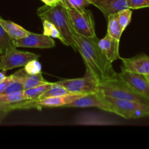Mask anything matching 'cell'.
<instances>
[{
	"mask_svg": "<svg viewBox=\"0 0 149 149\" xmlns=\"http://www.w3.org/2000/svg\"><path fill=\"white\" fill-rule=\"evenodd\" d=\"M74 39L77 51L85 64V75L92 77L98 84L117 77L118 74L113 69L112 63L99 47L97 38L85 37L74 32Z\"/></svg>",
	"mask_w": 149,
	"mask_h": 149,
	"instance_id": "cell-1",
	"label": "cell"
},
{
	"mask_svg": "<svg viewBox=\"0 0 149 149\" xmlns=\"http://www.w3.org/2000/svg\"><path fill=\"white\" fill-rule=\"evenodd\" d=\"M37 14L42 21L46 20L55 26L61 35V42L77 51L74 31L65 7V0H59L54 5L42 6L38 8Z\"/></svg>",
	"mask_w": 149,
	"mask_h": 149,
	"instance_id": "cell-2",
	"label": "cell"
},
{
	"mask_svg": "<svg viewBox=\"0 0 149 149\" xmlns=\"http://www.w3.org/2000/svg\"><path fill=\"white\" fill-rule=\"evenodd\" d=\"M97 93L114 98L132 100L149 105L148 97L143 96L132 90L127 84L120 79L118 75L116 78L98 84Z\"/></svg>",
	"mask_w": 149,
	"mask_h": 149,
	"instance_id": "cell-3",
	"label": "cell"
},
{
	"mask_svg": "<svg viewBox=\"0 0 149 149\" xmlns=\"http://www.w3.org/2000/svg\"><path fill=\"white\" fill-rule=\"evenodd\" d=\"M100 95L102 99L111 108V113L125 119H138L149 116V105L132 100L114 98L103 95Z\"/></svg>",
	"mask_w": 149,
	"mask_h": 149,
	"instance_id": "cell-4",
	"label": "cell"
},
{
	"mask_svg": "<svg viewBox=\"0 0 149 149\" xmlns=\"http://www.w3.org/2000/svg\"><path fill=\"white\" fill-rule=\"evenodd\" d=\"M65 4L74 32L85 37L97 38L92 12L85 8H74L70 6L65 0Z\"/></svg>",
	"mask_w": 149,
	"mask_h": 149,
	"instance_id": "cell-5",
	"label": "cell"
},
{
	"mask_svg": "<svg viewBox=\"0 0 149 149\" xmlns=\"http://www.w3.org/2000/svg\"><path fill=\"white\" fill-rule=\"evenodd\" d=\"M39 55L30 52L20 51L14 48L0 56V69L3 71L18 67H24L33 60H38Z\"/></svg>",
	"mask_w": 149,
	"mask_h": 149,
	"instance_id": "cell-6",
	"label": "cell"
},
{
	"mask_svg": "<svg viewBox=\"0 0 149 149\" xmlns=\"http://www.w3.org/2000/svg\"><path fill=\"white\" fill-rule=\"evenodd\" d=\"M55 83L63 87L70 93L86 95L97 93L98 83L87 75L82 78L64 79Z\"/></svg>",
	"mask_w": 149,
	"mask_h": 149,
	"instance_id": "cell-7",
	"label": "cell"
},
{
	"mask_svg": "<svg viewBox=\"0 0 149 149\" xmlns=\"http://www.w3.org/2000/svg\"><path fill=\"white\" fill-rule=\"evenodd\" d=\"M15 47H31L47 49L55 46V42L52 37L46 36L44 33H30L25 37L17 40H13Z\"/></svg>",
	"mask_w": 149,
	"mask_h": 149,
	"instance_id": "cell-8",
	"label": "cell"
},
{
	"mask_svg": "<svg viewBox=\"0 0 149 149\" xmlns=\"http://www.w3.org/2000/svg\"><path fill=\"white\" fill-rule=\"evenodd\" d=\"M118 77L135 92L149 98V81L146 76L122 70Z\"/></svg>",
	"mask_w": 149,
	"mask_h": 149,
	"instance_id": "cell-9",
	"label": "cell"
},
{
	"mask_svg": "<svg viewBox=\"0 0 149 149\" xmlns=\"http://www.w3.org/2000/svg\"><path fill=\"white\" fill-rule=\"evenodd\" d=\"M122 70L135 73V74L148 75L149 74V56L143 53L130 58H122Z\"/></svg>",
	"mask_w": 149,
	"mask_h": 149,
	"instance_id": "cell-10",
	"label": "cell"
},
{
	"mask_svg": "<svg viewBox=\"0 0 149 149\" xmlns=\"http://www.w3.org/2000/svg\"><path fill=\"white\" fill-rule=\"evenodd\" d=\"M65 107H96L101 110L111 113V108L102 99L101 95L98 93L84 95L81 97L74 100L68 105H66Z\"/></svg>",
	"mask_w": 149,
	"mask_h": 149,
	"instance_id": "cell-11",
	"label": "cell"
},
{
	"mask_svg": "<svg viewBox=\"0 0 149 149\" xmlns=\"http://www.w3.org/2000/svg\"><path fill=\"white\" fill-rule=\"evenodd\" d=\"M90 4L98 8L107 20L111 15L128 8L127 0H87Z\"/></svg>",
	"mask_w": 149,
	"mask_h": 149,
	"instance_id": "cell-12",
	"label": "cell"
},
{
	"mask_svg": "<svg viewBox=\"0 0 149 149\" xmlns=\"http://www.w3.org/2000/svg\"><path fill=\"white\" fill-rule=\"evenodd\" d=\"M119 42L120 41L114 39L108 33H106L105 37L97 42L99 47L111 63L121 59L119 55Z\"/></svg>",
	"mask_w": 149,
	"mask_h": 149,
	"instance_id": "cell-13",
	"label": "cell"
},
{
	"mask_svg": "<svg viewBox=\"0 0 149 149\" xmlns=\"http://www.w3.org/2000/svg\"><path fill=\"white\" fill-rule=\"evenodd\" d=\"M82 95H84L69 93V94L57 96V97L39 99V100H34V103L36 108H40L42 106H45V107H60V106H63V107H65L66 105H68L71 102L74 101V100L81 97Z\"/></svg>",
	"mask_w": 149,
	"mask_h": 149,
	"instance_id": "cell-14",
	"label": "cell"
},
{
	"mask_svg": "<svg viewBox=\"0 0 149 149\" xmlns=\"http://www.w3.org/2000/svg\"><path fill=\"white\" fill-rule=\"evenodd\" d=\"M76 125H97V126H109L117 125L118 122L113 119L107 118L99 113H81L76 118Z\"/></svg>",
	"mask_w": 149,
	"mask_h": 149,
	"instance_id": "cell-15",
	"label": "cell"
},
{
	"mask_svg": "<svg viewBox=\"0 0 149 149\" xmlns=\"http://www.w3.org/2000/svg\"><path fill=\"white\" fill-rule=\"evenodd\" d=\"M0 24L1 25L4 30L7 32L9 36L12 38L13 40H17L27 36L30 32L28 31L22 26L10 21V20H3L0 18Z\"/></svg>",
	"mask_w": 149,
	"mask_h": 149,
	"instance_id": "cell-16",
	"label": "cell"
},
{
	"mask_svg": "<svg viewBox=\"0 0 149 149\" xmlns=\"http://www.w3.org/2000/svg\"><path fill=\"white\" fill-rule=\"evenodd\" d=\"M107 33L114 39L120 41L121 36L124 32L118 20L117 13L111 15L107 20Z\"/></svg>",
	"mask_w": 149,
	"mask_h": 149,
	"instance_id": "cell-17",
	"label": "cell"
},
{
	"mask_svg": "<svg viewBox=\"0 0 149 149\" xmlns=\"http://www.w3.org/2000/svg\"><path fill=\"white\" fill-rule=\"evenodd\" d=\"M52 84H53V83L47 82L46 84H42V85L37 86V87H33V88L23 90L25 97H26V100H38L43 93L47 91L52 87Z\"/></svg>",
	"mask_w": 149,
	"mask_h": 149,
	"instance_id": "cell-18",
	"label": "cell"
},
{
	"mask_svg": "<svg viewBox=\"0 0 149 149\" xmlns=\"http://www.w3.org/2000/svg\"><path fill=\"white\" fill-rule=\"evenodd\" d=\"M14 48L15 47L13 44V40L0 24V56Z\"/></svg>",
	"mask_w": 149,
	"mask_h": 149,
	"instance_id": "cell-19",
	"label": "cell"
},
{
	"mask_svg": "<svg viewBox=\"0 0 149 149\" xmlns=\"http://www.w3.org/2000/svg\"><path fill=\"white\" fill-rule=\"evenodd\" d=\"M47 82L49 81H46L44 79L42 72H39L36 74H28L24 80V83H23L24 90L46 84Z\"/></svg>",
	"mask_w": 149,
	"mask_h": 149,
	"instance_id": "cell-20",
	"label": "cell"
},
{
	"mask_svg": "<svg viewBox=\"0 0 149 149\" xmlns=\"http://www.w3.org/2000/svg\"><path fill=\"white\" fill-rule=\"evenodd\" d=\"M26 100L23 91L7 93V94H0V102L7 103V104L17 103L18 102Z\"/></svg>",
	"mask_w": 149,
	"mask_h": 149,
	"instance_id": "cell-21",
	"label": "cell"
},
{
	"mask_svg": "<svg viewBox=\"0 0 149 149\" xmlns=\"http://www.w3.org/2000/svg\"><path fill=\"white\" fill-rule=\"evenodd\" d=\"M69 92H68L66 89L64 88L63 87L56 84V83H53L52 87H51L47 91H46L45 93H43V94L41 95V97H39V99L47 98V97H57V96L64 95L69 94ZM38 100H39V99H38Z\"/></svg>",
	"mask_w": 149,
	"mask_h": 149,
	"instance_id": "cell-22",
	"label": "cell"
},
{
	"mask_svg": "<svg viewBox=\"0 0 149 149\" xmlns=\"http://www.w3.org/2000/svg\"><path fill=\"white\" fill-rule=\"evenodd\" d=\"M23 101L13 103V104H7L0 102V123L10 111L15 109H23Z\"/></svg>",
	"mask_w": 149,
	"mask_h": 149,
	"instance_id": "cell-23",
	"label": "cell"
},
{
	"mask_svg": "<svg viewBox=\"0 0 149 149\" xmlns=\"http://www.w3.org/2000/svg\"><path fill=\"white\" fill-rule=\"evenodd\" d=\"M132 10L129 8L121 10L120 12L117 13L118 20H119V24H120L123 31L126 29V28L127 27L128 25L130 23L131 18H132Z\"/></svg>",
	"mask_w": 149,
	"mask_h": 149,
	"instance_id": "cell-24",
	"label": "cell"
},
{
	"mask_svg": "<svg viewBox=\"0 0 149 149\" xmlns=\"http://www.w3.org/2000/svg\"><path fill=\"white\" fill-rule=\"evenodd\" d=\"M43 23V29H44V34L46 36H49V37L55 38V39H58L61 40V35H60L59 31L58 29L55 27L53 24H52L49 22L44 20Z\"/></svg>",
	"mask_w": 149,
	"mask_h": 149,
	"instance_id": "cell-25",
	"label": "cell"
},
{
	"mask_svg": "<svg viewBox=\"0 0 149 149\" xmlns=\"http://www.w3.org/2000/svg\"><path fill=\"white\" fill-rule=\"evenodd\" d=\"M24 68L28 74H36L41 72L42 65H41L40 63L38 61V60H33V61H30L29 63L26 64L24 66Z\"/></svg>",
	"mask_w": 149,
	"mask_h": 149,
	"instance_id": "cell-26",
	"label": "cell"
},
{
	"mask_svg": "<svg viewBox=\"0 0 149 149\" xmlns=\"http://www.w3.org/2000/svg\"><path fill=\"white\" fill-rule=\"evenodd\" d=\"M127 4L129 9L138 10L149 7V0H127Z\"/></svg>",
	"mask_w": 149,
	"mask_h": 149,
	"instance_id": "cell-27",
	"label": "cell"
},
{
	"mask_svg": "<svg viewBox=\"0 0 149 149\" xmlns=\"http://www.w3.org/2000/svg\"><path fill=\"white\" fill-rule=\"evenodd\" d=\"M24 90L23 84L17 80L14 79V81L11 83L10 86L6 89L5 91L3 93V94H7L10 93H15V92H20Z\"/></svg>",
	"mask_w": 149,
	"mask_h": 149,
	"instance_id": "cell-28",
	"label": "cell"
},
{
	"mask_svg": "<svg viewBox=\"0 0 149 149\" xmlns=\"http://www.w3.org/2000/svg\"><path fill=\"white\" fill-rule=\"evenodd\" d=\"M65 1L70 6L77 9L86 8V7L90 4L87 0H65Z\"/></svg>",
	"mask_w": 149,
	"mask_h": 149,
	"instance_id": "cell-29",
	"label": "cell"
},
{
	"mask_svg": "<svg viewBox=\"0 0 149 149\" xmlns=\"http://www.w3.org/2000/svg\"><path fill=\"white\" fill-rule=\"evenodd\" d=\"M13 81H14V79H13V74L9 76V77H6V78L1 82H0V94H3L6 89L11 84V83Z\"/></svg>",
	"mask_w": 149,
	"mask_h": 149,
	"instance_id": "cell-30",
	"label": "cell"
},
{
	"mask_svg": "<svg viewBox=\"0 0 149 149\" xmlns=\"http://www.w3.org/2000/svg\"><path fill=\"white\" fill-rule=\"evenodd\" d=\"M42 1H43L45 4H47V5L51 6L56 4L59 0H42Z\"/></svg>",
	"mask_w": 149,
	"mask_h": 149,
	"instance_id": "cell-31",
	"label": "cell"
},
{
	"mask_svg": "<svg viewBox=\"0 0 149 149\" xmlns=\"http://www.w3.org/2000/svg\"><path fill=\"white\" fill-rule=\"evenodd\" d=\"M5 78H6L5 74H4L3 72H1V71H0V82H1V81H2Z\"/></svg>",
	"mask_w": 149,
	"mask_h": 149,
	"instance_id": "cell-32",
	"label": "cell"
},
{
	"mask_svg": "<svg viewBox=\"0 0 149 149\" xmlns=\"http://www.w3.org/2000/svg\"><path fill=\"white\" fill-rule=\"evenodd\" d=\"M146 77H147V79H148V80L149 81V74H148V75H146Z\"/></svg>",
	"mask_w": 149,
	"mask_h": 149,
	"instance_id": "cell-33",
	"label": "cell"
},
{
	"mask_svg": "<svg viewBox=\"0 0 149 149\" xmlns=\"http://www.w3.org/2000/svg\"><path fill=\"white\" fill-rule=\"evenodd\" d=\"M0 18H1V16H0Z\"/></svg>",
	"mask_w": 149,
	"mask_h": 149,
	"instance_id": "cell-34",
	"label": "cell"
}]
</instances>
